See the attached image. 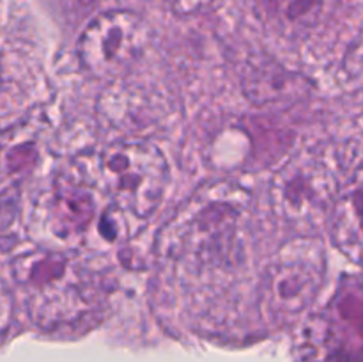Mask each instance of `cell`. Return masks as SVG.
<instances>
[{
  "label": "cell",
  "instance_id": "cell-1",
  "mask_svg": "<svg viewBox=\"0 0 363 362\" xmlns=\"http://www.w3.org/2000/svg\"><path fill=\"white\" fill-rule=\"evenodd\" d=\"M245 194L215 185L197 192L163 229V256L188 279L227 273L240 265L245 245Z\"/></svg>",
  "mask_w": 363,
  "mask_h": 362
},
{
  "label": "cell",
  "instance_id": "cell-2",
  "mask_svg": "<svg viewBox=\"0 0 363 362\" xmlns=\"http://www.w3.org/2000/svg\"><path fill=\"white\" fill-rule=\"evenodd\" d=\"M28 318L46 332H69L94 319L105 304V280L78 256L30 251L13 261Z\"/></svg>",
  "mask_w": 363,
  "mask_h": 362
},
{
  "label": "cell",
  "instance_id": "cell-3",
  "mask_svg": "<svg viewBox=\"0 0 363 362\" xmlns=\"http://www.w3.org/2000/svg\"><path fill=\"white\" fill-rule=\"evenodd\" d=\"M170 172L163 153L147 141H121L96 158V187L128 216L147 220L165 197Z\"/></svg>",
  "mask_w": 363,
  "mask_h": 362
},
{
  "label": "cell",
  "instance_id": "cell-4",
  "mask_svg": "<svg viewBox=\"0 0 363 362\" xmlns=\"http://www.w3.org/2000/svg\"><path fill=\"white\" fill-rule=\"evenodd\" d=\"M326 272L325 251L311 238L289 241L262 277L261 305L266 319L287 325L300 318L318 297Z\"/></svg>",
  "mask_w": 363,
  "mask_h": 362
},
{
  "label": "cell",
  "instance_id": "cell-5",
  "mask_svg": "<svg viewBox=\"0 0 363 362\" xmlns=\"http://www.w3.org/2000/svg\"><path fill=\"white\" fill-rule=\"evenodd\" d=\"M151 41V28L140 14L126 9L99 13L82 31L78 60L101 80L119 78L137 62Z\"/></svg>",
  "mask_w": 363,
  "mask_h": 362
},
{
  "label": "cell",
  "instance_id": "cell-6",
  "mask_svg": "<svg viewBox=\"0 0 363 362\" xmlns=\"http://www.w3.org/2000/svg\"><path fill=\"white\" fill-rule=\"evenodd\" d=\"M337 190L335 174L321 158L300 155L277 172L269 194L280 219L293 224H314L332 212Z\"/></svg>",
  "mask_w": 363,
  "mask_h": 362
},
{
  "label": "cell",
  "instance_id": "cell-7",
  "mask_svg": "<svg viewBox=\"0 0 363 362\" xmlns=\"http://www.w3.org/2000/svg\"><path fill=\"white\" fill-rule=\"evenodd\" d=\"M342 0H255V14L268 32L286 41H305L335 18Z\"/></svg>",
  "mask_w": 363,
  "mask_h": 362
},
{
  "label": "cell",
  "instance_id": "cell-8",
  "mask_svg": "<svg viewBox=\"0 0 363 362\" xmlns=\"http://www.w3.org/2000/svg\"><path fill=\"white\" fill-rule=\"evenodd\" d=\"M48 206V226L60 241H77L87 233L98 212V201L87 181L62 177L55 181Z\"/></svg>",
  "mask_w": 363,
  "mask_h": 362
},
{
  "label": "cell",
  "instance_id": "cell-9",
  "mask_svg": "<svg viewBox=\"0 0 363 362\" xmlns=\"http://www.w3.org/2000/svg\"><path fill=\"white\" fill-rule=\"evenodd\" d=\"M243 87L248 99L264 105V103L291 99L294 94H301L305 89V80L282 70L279 64L261 60L248 66L243 78Z\"/></svg>",
  "mask_w": 363,
  "mask_h": 362
},
{
  "label": "cell",
  "instance_id": "cell-10",
  "mask_svg": "<svg viewBox=\"0 0 363 362\" xmlns=\"http://www.w3.org/2000/svg\"><path fill=\"white\" fill-rule=\"evenodd\" d=\"M332 238L335 247L353 259L360 263L362 254V185L360 172L354 176L353 188L350 194L342 195L335 201L332 208Z\"/></svg>",
  "mask_w": 363,
  "mask_h": 362
},
{
  "label": "cell",
  "instance_id": "cell-11",
  "mask_svg": "<svg viewBox=\"0 0 363 362\" xmlns=\"http://www.w3.org/2000/svg\"><path fill=\"white\" fill-rule=\"evenodd\" d=\"M14 318V300L11 291L7 290L6 284L0 280V341L6 337L9 332L11 325H13Z\"/></svg>",
  "mask_w": 363,
  "mask_h": 362
},
{
  "label": "cell",
  "instance_id": "cell-12",
  "mask_svg": "<svg viewBox=\"0 0 363 362\" xmlns=\"http://www.w3.org/2000/svg\"><path fill=\"white\" fill-rule=\"evenodd\" d=\"M165 2L174 13L188 16V14H197L202 13V11H208L218 0H165Z\"/></svg>",
  "mask_w": 363,
  "mask_h": 362
},
{
  "label": "cell",
  "instance_id": "cell-13",
  "mask_svg": "<svg viewBox=\"0 0 363 362\" xmlns=\"http://www.w3.org/2000/svg\"><path fill=\"white\" fill-rule=\"evenodd\" d=\"M16 201L18 197L11 190L0 194V233L9 229L13 226V220L16 216Z\"/></svg>",
  "mask_w": 363,
  "mask_h": 362
}]
</instances>
